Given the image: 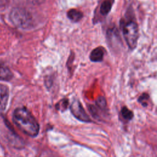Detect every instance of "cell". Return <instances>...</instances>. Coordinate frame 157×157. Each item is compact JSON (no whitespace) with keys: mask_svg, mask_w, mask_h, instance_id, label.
I'll use <instances>...</instances> for the list:
<instances>
[{"mask_svg":"<svg viewBox=\"0 0 157 157\" xmlns=\"http://www.w3.org/2000/svg\"><path fill=\"white\" fill-rule=\"evenodd\" d=\"M9 88L3 84L0 83V112L4 111L8 102L9 99Z\"/></svg>","mask_w":157,"mask_h":157,"instance_id":"obj_5","label":"cell"},{"mask_svg":"<svg viewBox=\"0 0 157 157\" xmlns=\"http://www.w3.org/2000/svg\"><path fill=\"white\" fill-rule=\"evenodd\" d=\"M122 31L124 39L131 49L136 47L138 39V27L136 22L129 20L123 23Z\"/></svg>","mask_w":157,"mask_h":157,"instance_id":"obj_3","label":"cell"},{"mask_svg":"<svg viewBox=\"0 0 157 157\" xmlns=\"http://www.w3.org/2000/svg\"><path fill=\"white\" fill-rule=\"evenodd\" d=\"M112 6V0L104 1L100 7V12L102 15H106L110 10Z\"/></svg>","mask_w":157,"mask_h":157,"instance_id":"obj_9","label":"cell"},{"mask_svg":"<svg viewBox=\"0 0 157 157\" xmlns=\"http://www.w3.org/2000/svg\"><path fill=\"white\" fill-rule=\"evenodd\" d=\"M104 57L103 49L98 47L92 50L90 53V58L93 62H99L101 61Z\"/></svg>","mask_w":157,"mask_h":157,"instance_id":"obj_7","label":"cell"},{"mask_svg":"<svg viewBox=\"0 0 157 157\" xmlns=\"http://www.w3.org/2000/svg\"><path fill=\"white\" fill-rule=\"evenodd\" d=\"M13 77V74L10 69L4 64L0 63V80L9 81Z\"/></svg>","mask_w":157,"mask_h":157,"instance_id":"obj_6","label":"cell"},{"mask_svg":"<svg viewBox=\"0 0 157 157\" xmlns=\"http://www.w3.org/2000/svg\"><path fill=\"white\" fill-rule=\"evenodd\" d=\"M70 109L73 115L78 120L84 122H90L91 120L84 110L81 103L78 100L72 101L70 105Z\"/></svg>","mask_w":157,"mask_h":157,"instance_id":"obj_4","label":"cell"},{"mask_svg":"<svg viewBox=\"0 0 157 157\" xmlns=\"http://www.w3.org/2000/svg\"><path fill=\"white\" fill-rule=\"evenodd\" d=\"M121 115L125 120H131L133 117V113L126 107H123L121 110Z\"/></svg>","mask_w":157,"mask_h":157,"instance_id":"obj_11","label":"cell"},{"mask_svg":"<svg viewBox=\"0 0 157 157\" xmlns=\"http://www.w3.org/2000/svg\"><path fill=\"white\" fill-rule=\"evenodd\" d=\"M12 119L15 125L25 134L34 137L39 132V124L31 113L25 107H18L13 112Z\"/></svg>","mask_w":157,"mask_h":157,"instance_id":"obj_1","label":"cell"},{"mask_svg":"<svg viewBox=\"0 0 157 157\" xmlns=\"http://www.w3.org/2000/svg\"><path fill=\"white\" fill-rule=\"evenodd\" d=\"M149 98V96L147 94L144 93L142 94L138 99V101L143 105V106H147V101Z\"/></svg>","mask_w":157,"mask_h":157,"instance_id":"obj_12","label":"cell"},{"mask_svg":"<svg viewBox=\"0 0 157 157\" xmlns=\"http://www.w3.org/2000/svg\"><path fill=\"white\" fill-rule=\"evenodd\" d=\"M96 107L99 108L101 111H107V103L105 98L102 96H99L96 101Z\"/></svg>","mask_w":157,"mask_h":157,"instance_id":"obj_10","label":"cell"},{"mask_svg":"<svg viewBox=\"0 0 157 157\" xmlns=\"http://www.w3.org/2000/svg\"><path fill=\"white\" fill-rule=\"evenodd\" d=\"M67 17L72 21H78L83 17V13L77 9H71L67 12Z\"/></svg>","mask_w":157,"mask_h":157,"instance_id":"obj_8","label":"cell"},{"mask_svg":"<svg viewBox=\"0 0 157 157\" xmlns=\"http://www.w3.org/2000/svg\"><path fill=\"white\" fill-rule=\"evenodd\" d=\"M9 18L12 23L18 28L27 29L33 25V19L31 14L23 8H13L10 11Z\"/></svg>","mask_w":157,"mask_h":157,"instance_id":"obj_2","label":"cell"},{"mask_svg":"<svg viewBox=\"0 0 157 157\" xmlns=\"http://www.w3.org/2000/svg\"><path fill=\"white\" fill-rule=\"evenodd\" d=\"M29 2L33 4H40L42 3L45 0H27Z\"/></svg>","mask_w":157,"mask_h":157,"instance_id":"obj_13","label":"cell"}]
</instances>
